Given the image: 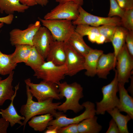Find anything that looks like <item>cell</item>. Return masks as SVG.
Segmentation results:
<instances>
[{
  "label": "cell",
  "mask_w": 133,
  "mask_h": 133,
  "mask_svg": "<svg viewBox=\"0 0 133 133\" xmlns=\"http://www.w3.org/2000/svg\"><path fill=\"white\" fill-rule=\"evenodd\" d=\"M114 77L111 82L101 88L102 98L99 102H96V113L97 115H104L106 112L115 108L119 104V99L117 96L118 92L117 74L115 70Z\"/></svg>",
  "instance_id": "3"
},
{
  "label": "cell",
  "mask_w": 133,
  "mask_h": 133,
  "mask_svg": "<svg viewBox=\"0 0 133 133\" xmlns=\"http://www.w3.org/2000/svg\"><path fill=\"white\" fill-rule=\"evenodd\" d=\"M127 30L121 26H117L112 38L111 42L113 47V52L116 60L117 54L125 43Z\"/></svg>",
  "instance_id": "25"
},
{
  "label": "cell",
  "mask_w": 133,
  "mask_h": 133,
  "mask_svg": "<svg viewBox=\"0 0 133 133\" xmlns=\"http://www.w3.org/2000/svg\"><path fill=\"white\" fill-rule=\"evenodd\" d=\"M22 4L29 7L33 6L37 4L36 0H18Z\"/></svg>",
  "instance_id": "40"
},
{
  "label": "cell",
  "mask_w": 133,
  "mask_h": 133,
  "mask_svg": "<svg viewBox=\"0 0 133 133\" xmlns=\"http://www.w3.org/2000/svg\"><path fill=\"white\" fill-rule=\"evenodd\" d=\"M19 83L15 87V93L12 98L9 105L4 109H0V114L2 117L9 122L11 127H13L16 123L19 124L20 126L22 124L21 120H24L25 119L24 116H21L18 114L13 105L14 100L19 89Z\"/></svg>",
  "instance_id": "16"
},
{
  "label": "cell",
  "mask_w": 133,
  "mask_h": 133,
  "mask_svg": "<svg viewBox=\"0 0 133 133\" xmlns=\"http://www.w3.org/2000/svg\"><path fill=\"white\" fill-rule=\"evenodd\" d=\"M14 73V71H13L6 78L3 80L0 77V106L2 105L6 100H11L15 93L12 84Z\"/></svg>",
  "instance_id": "19"
},
{
  "label": "cell",
  "mask_w": 133,
  "mask_h": 133,
  "mask_svg": "<svg viewBox=\"0 0 133 133\" xmlns=\"http://www.w3.org/2000/svg\"><path fill=\"white\" fill-rule=\"evenodd\" d=\"M67 68L66 76H72L84 70V57L75 50L67 42H65Z\"/></svg>",
  "instance_id": "12"
},
{
  "label": "cell",
  "mask_w": 133,
  "mask_h": 133,
  "mask_svg": "<svg viewBox=\"0 0 133 133\" xmlns=\"http://www.w3.org/2000/svg\"><path fill=\"white\" fill-rule=\"evenodd\" d=\"M125 42L128 50L131 55L133 57V31L127 30Z\"/></svg>",
  "instance_id": "34"
},
{
  "label": "cell",
  "mask_w": 133,
  "mask_h": 133,
  "mask_svg": "<svg viewBox=\"0 0 133 133\" xmlns=\"http://www.w3.org/2000/svg\"><path fill=\"white\" fill-rule=\"evenodd\" d=\"M82 105L85 108L84 111L79 115L73 118L67 117L61 111L57 112L54 116L55 119L50 121L48 126L60 127L72 124H78L83 120L95 116L96 114L95 105L89 101L83 102Z\"/></svg>",
  "instance_id": "6"
},
{
  "label": "cell",
  "mask_w": 133,
  "mask_h": 133,
  "mask_svg": "<svg viewBox=\"0 0 133 133\" xmlns=\"http://www.w3.org/2000/svg\"><path fill=\"white\" fill-rule=\"evenodd\" d=\"M47 128V130L44 132L45 133H57V127H55L49 126Z\"/></svg>",
  "instance_id": "42"
},
{
  "label": "cell",
  "mask_w": 133,
  "mask_h": 133,
  "mask_svg": "<svg viewBox=\"0 0 133 133\" xmlns=\"http://www.w3.org/2000/svg\"><path fill=\"white\" fill-rule=\"evenodd\" d=\"M33 46L23 44L15 46L14 52L11 54L12 62L15 64L26 62L31 52Z\"/></svg>",
  "instance_id": "24"
},
{
  "label": "cell",
  "mask_w": 133,
  "mask_h": 133,
  "mask_svg": "<svg viewBox=\"0 0 133 133\" xmlns=\"http://www.w3.org/2000/svg\"><path fill=\"white\" fill-rule=\"evenodd\" d=\"M131 83L130 86L128 87L127 90L128 92L130 93L131 96H133V76H131Z\"/></svg>",
  "instance_id": "43"
},
{
  "label": "cell",
  "mask_w": 133,
  "mask_h": 133,
  "mask_svg": "<svg viewBox=\"0 0 133 133\" xmlns=\"http://www.w3.org/2000/svg\"><path fill=\"white\" fill-rule=\"evenodd\" d=\"M75 31L83 37L85 36H88L92 33H99L98 27L86 25H77L75 28Z\"/></svg>",
  "instance_id": "31"
},
{
  "label": "cell",
  "mask_w": 133,
  "mask_h": 133,
  "mask_svg": "<svg viewBox=\"0 0 133 133\" xmlns=\"http://www.w3.org/2000/svg\"><path fill=\"white\" fill-rule=\"evenodd\" d=\"M43 26L50 32L54 40L68 41L69 37L74 31L76 27L72 21L61 19H45L38 17Z\"/></svg>",
  "instance_id": "4"
},
{
  "label": "cell",
  "mask_w": 133,
  "mask_h": 133,
  "mask_svg": "<svg viewBox=\"0 0 133 133\" xmlns=\"http://www.w3.org/2000/svg\"><path fill=\"white\" fill-rule=\"evenodd\" d=\"M112 117L118 128L119 133H129L127 124L133 119L129 115H124L121 113L118 109L116 107L107 112Z\"/></svg>",
  "instance_id": "22"
},
{
  "label": "cell",
  "mask_w": 133,
  "mask_h": 133,
  "mask_svg": "<svg viewBox=\"0 0 133 133\" xmlns=\"http://www.w3.org/2000/svg\"><path fill=\"white\" fill-rule=\"evenodd\" d=\"M110 7L109 17L117 16L121 18L122 16L124 10L120 6L116 0H110Z\"/></svg>",
  "instance_id": "32"
},
{
  "label": "cell",
  "mask_w": 133,
  "mask_h": 133,
  "mask_svg": "<svg viewBox=\"0 0 133 133\" xmlns=\"http://www.w3.org/2000/svg\"><path fill=\"white\" fill-rule=\"evenodd\" d=\"M29 7L21 4L18 0H0V12L13 14L15 12L23 13Z\"/></svg>",
  "instance_id": "20"
},
{
  "label": "cell",
  "mask_w": 133,
  "mask_h": 133,
  "mask_svg": "<svg viewBox=\"0 0 133 133\" xmlns=\"http://www.w3.org/2000/svg\"><path fill=\"white\" fill-rule=\"evenodd\" d=\"M103 53L101 50L92 48L84 56L85 74L88 76L93 77L96 75L97 63L100 56Z\"/></svg>",
  "instance_id": "18"
},
{
  "label": "cell",
  "mask_w": 133,
  "mask_h": 133,
  "mask_svg": "<svg viewBox=\"0 0 133 133\" xmlns=\"http://www.w3.org/2000/svg\"><path fill=\"white\" fill-rule=\"evenodd\" d=\"M57 85L60 99L65 97L66 100L57 107V110L64 113L71 110L77 113L83 109V106L79 103L80 99L84 97L83 88L80 84L76 82L68 84L65 82H60Z\"/></svg>",
  "instance_id": "1"
},
{
  "label": "cell",
  "mask_w": 133,
  "mask_h": 133,
  "mask_svg": "<svg viewBox=\"0 0 133 133\" xmlns=\"http://www.w3.org/2000/svg\"><path fill=\"white\" fill-rule=\"evenodd\" d=\"M120 7L124 10L133 8V0H116Z\"/></svg>",
  "instance_id": "36"
},
{
  "label": "cell",
  "mask_w": 133,
  "mask_h": 133,
  "mask_svg": "<svg viewBox=\"0 0 133 133\" xmlns=\"http://www.w3.org/2000/svg\"><path fill=\"white\" fill-rule=\"evenodd\" d=\"M79 10L78 17L72 21L75 25L83 24L97 27L104 25L121 26V18L119 17H103L95 16L86 11L81 6H79Z\"/></svg>",
  "instance_id": "9"
},
{
  "label": "cell",
  "mask_w": 133,
  "mask_h": 133,
  "mask_svg": "<svg viewBox=\"0 0 133 133\" xmlns=\"http://www.w3.org/2000/svg\"><path fill=\"white\" fill-rule=\"evenodd\" d=\"M83 37L75 30L67 42L78 52L84 57L92 48L85 43Z\"/></svg>",
  "instance_id": "23"
},
{
  "label": "cell",
  "mask_w": 133,
  "mask_h": 133,
  "mask_svg": "<svg viewBox=\"0 0 133 133\" xmlns=\"http://www.w3.org/2000/svg\"><path fill=\"white\" fill-rule=\"evenodd\" d=\"M17 65L12 61L11 54H4L0 50V75L9 74L15 69Z\"/></svg>",
  "instance_id": "27"
},
{
  "label": "cell",
  "mask_w": 133,
  "mask_h": 133,
  "mask_svg": "<svg viewBox=\"0 0 133 133\" xmlns=\"http://www.w3.org/2000/svg\"><path fill=\"white\" fill-rule=\"evenodd\" d=\"M3 23L0 22V29L4 25Z\"/></svg>",
  "instance_id": "45"
},
{
  "label": "cell",
  "mask_w": 133,
  "mask_h": 133,
  "mask_svg": "<svg viewBox=\"0 0 133 133\" xmlns=\"http://www.w3.org/2000/svg\"><path fill=\"white\" fill-rule=\"evenodd\" d=\"M55 1L59 3L66 1H71L81 6L83 5V0H55Z\"/></svg>",
  "instance_id": "41"
},
{
  "label": "cell",
  "mask_w": 133,
  "mask_h": 133,
  "mask_svg": "<svg viewBox=\"0 0 133 133\" xmlns=\"http://www.w3.org/2000/svg\"><path fill=\"white\" fill-rule=\"evenodd\" d=\"M53 40L48 29L44 26H41L33 37V45L45 59Z\"/></svg>",
  "instance_id": "13"
},
{
  "label": "cell",
  "mask_w": 133,
  "mask_h": 133,
  "mask_svg": "<svg viewBox=\"0 0 133 133\" xmlns=\"http://www.w3.org/2000/svg\"><path fill=\"white\" fill-rule=\"evenodd\" d=\"M67 71L65 64L58 66L51 62L47 61L34 72L33 76L38 79L57 84L64 79Z\"/></svg>",
  "instance_id": "7"
},
{
  "label": "cell",
  "mask_w": 133,
  "mask_h": 133,
  "mask_svg": "<svg viewBox=\"0 0 133 133\" xmlns=\"http://www.w3.org/2000/svg\"><path fill=\"white\" fill-rule=\"evenodd\" d=\"M77 125L78 124H72L58 127L57 133H79Z\"/></svg>",
  "instance_id": "33"
},
{
  "label": "cell",
  "mask_w": 133,
  "mask_h": 133,
  "mask_svg": "<svg viewBox=\"0 0 133 133\" xmlns=\"http://www.w3.org/2000/svg\"><path fill=\"white\" fill-rule=\"evenodd\" d=\"M65 42L53 40L50 46L46 58L47 61L61 66L65 64L66 53Z\"/></svg>",
  "instance_id": "15"
},
{
  "label": "cell",
  "mask_w": 133,
  "mask_h": 133,
  "mask_svg": "<svg viewBox=\"0 0 133 133\" xmlns=\"http://www.w3.org/2000/svg\"><path fill=\"white\" fill-rule=\"evenodd\" d=\"M106 133H119L118 126L114 120L112 118L109 123V127Z\"/></svg>",
  "instance_id": "37"
},
{
  "label": "cell",
  "mask_w": 133,
  "mask_h": 133,
  "mask_svg": "<svg viewBox=\"0 0 133 133\" xmlns=\"http://www.w3.org/2000/svg\"><path fill=\"white\" fill-rule=\"evenodd\" d=\"M80 5L71 1L59 4L44 16L45 19H61L72 21L76 19L79 14Z\"/></svg>",
  "instance_id": "10"
},
{
  "label": "cell",
  "mask_w": 133,
  "mask_h": 133,
  "mask_svg": "<svg viewBox=\"0 0 133 133\" xmlns=\"http://www.w3.org/2000/svg\"><path fill=\"white\" fill-rule=\"evenodd\" d=\"M117 26L110 25H104L98 27L100 34L104 37L105 43L111 42Z\"/></svg>",
  "instance_id": "30"
},
{
  "label": "cell",
  "mask_w": 133,
  "mask_h": 133,
  "mask_svg": "<svg viewBox=\"0 0 133 133\" xmlns=\"http://www.w3.org/2000/svg\"><path fill=\"white\" fill-rule=\"evenodd\" d=\"M24 82L29 86L32 95L38 101H42L50 99H61L58 86L56 84L43 80L39 83H34L31 82L30 78L25 80Z\"/></svg>",
  "instance_id": "5"
},
{
  "label": "cell",
  "mask_w": 133,
  "mask_h": 133,
  "mask_svg": "<svg viewBox=\"0 0 133 133\" xmlns=\"http://www.w3.org/2000/svg\"><path fill=\"white\" fill-rule=\"evenodd\" d=\"M41 26L40 22L39 21L30 24L27 28L24 30L18 28L13 29L9 33L11 44L15 46L23 44L33 46V37Z\"/></svg>",
  "instance_id": "11"
},
{
  "label": "cell",
  "mask_w": 133,
  "mask_h": 133,
  "mask_svg": "<svg viewBox=\"0 0 133 133\" xmlns=\"http://www.w3.org/2000/svg\"><path fill=\"white\" fill-rule=\"evenodd\" d=\"M95 115L85 119L78 124L79 133H99L102 130V126L97 121Z\"/></svg>",
  "instance_id": "21"
},
{
  "label": "cell",
  "mask_w": 133,
  "mask_h": 133,
  "mask_svg": "<svg viewBox=\"0 0 133 133\" xmlns=\"http://www.w3.org/2000/svg\"><path fill=\"white\" fill-rule=\"evenodd\" d=\"M125 84L118 83L119 98L117 108L120 112H124L133 119V98L128 94Z\"/></svg>",
  "instance_id": "17"
},
{
  "label": "cell",
  "mask_w": 133,
  "mask_h": 133,
  "mask_svg": "<svg viewBox=\"0 0 133 133\" xmlns=\"http://www.w3.org/2000/svg\"><path fill=\"white\" fill-rule=\"evenodd\" d=\"M14 18L13 14L8 15L5 17H0V22L10 25L12 23Z\"/></svg>",
  "instance_id": "39"
},
{
  "label": "cell",
  "mask_w": 133,
  "mask_h": 133,
  "mask_svg": "<svg viewBox=\"0 0 133 133\" xmlns=\"http://www.w3.org/2000/svg\"><path fill=\"white\" fill-rule=\"evenodd\" d=\"M26 88L27 102L26 104L21 106L20 110V113L25 117V119L22 125L18 127L23 126L24 131L27 123L32 117L38 115L48 113L51 114L54 117L57 112V107L62 103L60 102H53L52 99L42 101H35L33 100V96L30 91L29 87L27 84Z\"/></svg>",
  "instance_id": "2"
},
{
  "label": "cell",
  "mask_w": 133,
  "mask_h": 133,
  "mask_svg": "<svg viewBox=\"0 0 133 133\" xmlns=\"http://www.w3.org/2000/svg\"><path fill=\"white\" fill-rule=\"evenodd\" d=\"M10 124L9 122L3 117L0 118V133H6Z\"/></svg>",
  "instance_id": "38"
},
{
  "label": "cell",
  "mask_w": 133,
  "mask_h": 133,
  "mask_svg": "<svg viewBox=\"0 0 133 133\" xmlns=\"http://www.w3.org/2000/svg\"><path fill=\"white\" fill-rule=\"evenodd\" d=\"M45 59L33 46L26 65L30 67L35 72L45 62Z\"/></svg>",
  "instance_id": "28"
},
{
  "label": "cell",
  "mask_w": 133,
  "mask_h": 133,
  "mask_svg": "<svg viewBox=\"0 0 133 133\" xmlns=\"http://www.w3.org/2000/svg\"><path fill=\"white\" fill-rule=\"evenodd\" d=\"M38 4L42 7L46 6L49 2V0H36Z\"/></svg>",
  "instance_id": "44"
},
{
  "label": "cell",
  "mask_w": 133,
  "mask_h": 133,
  "mask_svg": "<svg viewBox=\"0 0 133 133\" xmlns=\"http://www.w3.org/2000/svg\"><path fill=\"white\" fill-rule=\"evenodd\" d=\"M116 69L118 83L125 84L129 82L133 69V57L125 43L116 57Z\"/></svg>",
  "instance_id": "8"
},
{
  "label": "cell",
  "mask_w": 133,
  "mask_h": 133,
  "mask_svg": "<svg viewBox=\"0 0 133 133\" xmlns=\"http://www.w3.org/2000/svg\"></svg>",
  "instance_id": "46"
},
{
  "label": "cell",
  "mask_w": 133,
  "mask_h": 133,
  "mask_svg": "<svg viewBox=\"0 0 133 133\" xmlns=\"http://www.w3.org/2000/svg\"><path fill=\"white\" fill-rule=\"evenodd\" d=\"M53 116L48 113L33 117L28 122L29 126L36 131L42 132L48 126L50 121L53 119Z\"/></svg>",
  "instance_id": "26"
},
{
  "label": "cell",
  "mask_w": 133,
  "mask_h": 133,
  "mask_svg": "<svg viewBox=\"0 0 133 133\" xmlns=\"http://www.w3.org/2000/svg\"><path fill=\"white\" fill-rule=\"evenodd\" d=\"M88 40L92 43L101 44L105 42V39L104 36L99 33H92L87 36Z\"/></svg>",
  "instance_id": "35"
},
{
  "label": "cell",
  "mask_w": 133,
  "mask_h": 133,
  "mask_svg": "<svg viewBox=\"0 0 133 133\" xmlns=\"http://www.w3.org/2000/svg\"><path fill=\"white\" fill-rule=\"evenodd\" d=\"M116 60L114 52L107 54L103 53L98 60L96 71V75L99 78L106 79L110 71L116 66Z\"/></svg>",
  "instance_id": "14"
},
{
  "label": "cell",
  "mask_w": 133,
  "mask_h": 133,
  "mask_svg": "<svg viewBox=\"0 0 133 133\" xmlns=\"http://www.w3.org/2000/svg\"><path fill=\"white\" fill-rule=\"evenodd\" d=\"M121 18L122 27L129 31H133V8L124 10Z\"/></svg>",
  "instance_id": "29"
}]
</instances>
